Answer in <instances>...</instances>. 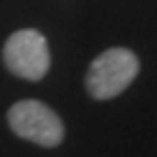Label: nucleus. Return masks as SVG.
<instances>
[{
  "mask_svg": "<svg viewBox=\"0 0 157 157\" xmlns=\"http://www.w3.org/2000/svg\"><path fill=\"white\" fill-rule=\"evenodd\" d=\"M140 61L129 48H109L90 63L85 87L92 98L107 101L122 94L137 76Z\"/></svg>",
  "mask_w": 157,
  "mask_h": 157,
  "instance_id": "f257e3e1",
  "label": "nucleus"
},
{
  "mask_svg": "<svg viewBox=\"0 0 157 157\" xmlns=\"http://www.w3.org/2000/svg\"><path fill=\"white\" fill-rule=\"evenodd\" d=\"M7 122L17 137L44 148H52L63 142L66 129L61 118L42 101H17L7 113Z\"/></svg>",
  "mask_w": 157,
  "mask_h": 157,
  "instance_id": "f03ea898",
  "label": "nucleus"
},
{
  "mask_svg": "<svg viewBox=\"0 0 157 157\" xmlns=\"http://www.w3.org/2000/svg\"><path fill=\"white\" fill-rule=\"evenodd\" d=\"M2 59L9 72L26 81L44 78L50 68V50L46 37L35 29L15 31L2 48Z\"/></svg>",
  "mask_w": 157,
  "mask_h": 157,
  "instance_id": "7ed1b4c3",
  "label": "nucleus"
}]
</instances>
